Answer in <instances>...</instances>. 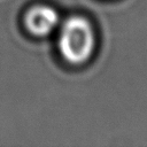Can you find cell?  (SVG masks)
Wrapping results in <instances>:
<instances>
[{
  "mask_svg": "<svg viewBox=\"0 0 147 147\" xmlns=\"http://www.w3.org/2000/svg\"><path fill=\"white\" fill-rule=\"evenodd\" d=\"M94 44V31L86 18L72 16L64 21L60 30L57 45L65 61L74 64L84 63L91 57Z\"/></svg>",
  "mask_w": 147,
  "mask_h": 147,
  "instance_id": "cell-1",
  "label": "cell"
},
{
  "mask_svg": "<svg viewBox=\"0 0 147 147\" xmlns=\"http://www.w3.org/2000/svg\"><path fill=\"white\" fill-rule=\"evenodd\" d=\"M24 22L26 29L32 34L46 36L59 24V14L52 7L36 6L26 13Z\"/></svg>",
  "mask_w": 147,
  "mask_h": 147,
  "instance_id": "cell-2",
  "label": "cell"
}]
</instances>
